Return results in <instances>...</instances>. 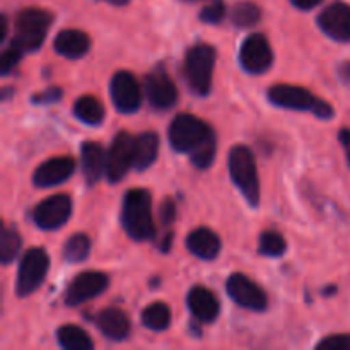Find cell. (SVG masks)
Wrapping results in <instances>:
<instances>
[{
	"mask_svg": "<svg viewBox=\"0 0 350 350\" xmlns=\"http://www.w3.org/2000/svg\"><path fill=\"white\" fill-rule=\"evenodd\" d=\"M106 159H108V154L98 142L82 144L81 166L88 185H94L103 176V173H106Z\"/></svg>",
	"mask_w": 350,
	"mask_h": 350,
	"instance_id": "obj_18",
	"label": "cell"
},
{
	"mask_svg": "<svg viewBox=\"0 0 350 350\" xmlns=\"http://www.w3.org/2000/svg\"><path fill=\"white\" fill-rule=\"evenodd\" d=\"M91 241L85 234H74L65 241L64 245V258L70 263H81L88 258Z\"/></svg>",
	"mask_w": 350,
	"mask_h": 350,
	"instance_id": "obj_27",
	"label": "cell"
},
{
	"mask_svg": "<svg viewBox=\"0 0 350 350\" xmlns=\"http://www.w3.org/2000/svg\"><path fill=\"white\" fill-rule=\"evenodd\" d=\"M50 269V258L43 248L27 250L17 270L16 293L19 297H27L43 284Z\"/></svg>",
	"mask_w": 350,
	"mask_h": 350,
	"instance_id": "obj_7",
	"label": "cell"
},
{
	"mask_svg": "<svg viewBox=\"0 0 350 350\" xmlns=\"http://www.w3.org/2000/svg\"><path fill=\"white\" fill-rule=\"evenodd\" d=\"M57 340L65 350H91L92 340L82 328L75 325H64L57 330Z\"/></svg>",
	"mask_w": 350,
	"mask_h": 350,
	"instance_id": "obj_23",
	"label": "cell"
},
{
	"mask_svg": "<svg viewBox=\"0 0 350 350\" xmlns=\"http://www.w3.org/2000/svg\"><path fill=\"white\" fill-rule=\"evenodd\" d=\"M89 46H91L89 36L79 29L60 31L53 43L55 51L62 57L70 58V60H77V58L84 57L89 51Z\"/></svg>",
	"mask_w": 350,
	"mask_h": 350,
	"instance_id": "obj_21",
	"label": "cell"
},
{
	"mask_svg": "<svg viewBox=\"0 0 350 350\" xmlns=\"http://www.w3.org/2000/svg\"><path fill=\"white\" fill-rule=\"evenodd\" d=\"M338 139H340V144H342V147H344L345 156H347L349 166H350V129L340 130V133H338Z\"/></svg>",
	"mask_w": 350,
	"mask_h": 350,
	"instance_id": "obj_36",
	"label": "cell"
},
{
	"mask_svg": "<svg viewBox=\"0 0 350 350\" xmlns=\"http://www.w3.org/2000/svg\"><path fill=\"white\" fill-rule=\"evenodd\" d=\"M269 99L279 108L296 109V111H311L321 120H330L334 116V108L323 99L311 94L308 89L299 85L277 84L269 89Z\"/></svg>",
	"mask_w": 350,
	"mask_h": 350,
	"instance_id": "obj_5",
	"label": "cell"
},
{
	"mask_svg": "<svg viewBox=\"0 0 350 350\" xmlns=\"http://www.w3.org/2000/svg\"><path fill=\"white\" fill-rule=\"evenodd\" d=\"M171 311L164 303H152L142 311V325L149 330L163 332L170 327Z\"/></svg>",
	"mask_w": 350,
	"mask_h": 350,
	"instance_id": "obj_25",
	"label": "cell"
},
{
	"mask_svg": "<svg viewBox=\"0 0 350 350\" xmlns=\"http://www.w3.org/2000/svg\"><path fill=\"white\" fill-rule=\"evenodd\" d=\"M122 224L133 241H147L154 236L152 198L147 190L126 191L122 207Z\"/></svg>",
	"mask_w": 350,
	"mask_h": 350,
	"instance_id": "obj_1",
	"label": "cell"
},
{
	"mask_svg": "<svg viewBox=\"0 0 350 350\" xmlns=\"http://www.w3.org/2000/svg\"><path fill=\"white\" fill-rule=\"evenodd\" d=\"M212 135H214V132L207 123L202 122L197 116L188 115V113L178 115L171 123L170 133H167L171 147L178 152L187 154L193 152Z\"/></svg>",
	"mask_w": 350,
	"mask_h": 350,
	"instance_id": "obj_6",
	"label": "cell"
},
{
	"mask_svg": "<svg viewBox=\"0 0 350 350\" xmlns=\"http://www.w3.org/2000/svg\"><path fill=\"white\" fill-rule=\"evenodd\" d=\"M108 287V277L101 272H82L67 287L65 303L68 306H79L85 301L94 299Z\"/></svg>",
	"mask_w": 350,
	"mask_h": 350,
	"instance_id": "obj_13",
	"label": "cell"
},
{
	"mask_svg": "<svg viewBox=\"0 0 350 350\" xmlns=\"http://www.w3.org/2000/svg\"><path fill=\"white\" fill-rule=\"evenodd\" d=\"M135 159V137L129 132H118L113 139L106 159V178L111 183H118L126 176Z\"/></svg>",
	"mask_w": 350,
	"mask_h": 350,
	"instance_id": "obj_8",
	"label": "cell"
},
{
	"mask_svg": "<svg viewBox=\"0 0 350 350\" xmlns=\"http://www.w3.org/2000/svg\"><path fill=\"white\" fill-rule=\"evenodd\" d=\"M338 77L350 84V62H345V64H342L340 67H338Z\"/></svg>",
	"mask_w": 350,
	"mask_h": 350,
	"instance_id": "obj_38",
	"label": "cell"
},
{
	"mask_svg": "<svg viewBox=\"0 0 350 350\" xmlns=\"http://www.w3.org/2000/svg\"><path fill=\"white\" fill-rule=\"evenodd\" d=\"M159 152V137L154 132H144L135 137V159L133 167L137 171H146L147 167L156 163Z\"/></svg>",
	"mask_w": 350,
	"mask_h": 350,
	"instance_id": "obj_22",
	"label": "cell"
},
{
	"mask_svg": "<svg viewBox=\"0 0 350 350\" xmlns=\"http://www.w3.org/2000/svg\"><path fill=\"white\" fill-rule=\"evenodd\" d=\"M188 308H190L191 314L202 323H212L219 317V311H221L217 297L205 287H193L190 291V294H188Z\"/></svg>",
	"mask_w": 350,
	"mask_h": 350,
	"instance_id": "obj_19",
	"label": "cell"
},
{
	"mask_svg": "<svg viewBox=\"0 0 350 350\" xmlns=\"http://www.w3.org/2000/svg\"><path fill=\"white\" fill-rule=\"evenodd\" d=\"M74 115L88 125H99L105 120V108L101 101L92 96H82L75 101Z\"/></svg>",
	"mask_w": 350,
	"mask_h": 350,
	"instance_id": "obj_24",
	"label": "cell"
},
{
	"mask_svg": "<svg viewBox=\"0 0 350 350\" xmlns=\"http://www.w3.org/2000/svg\"><path fill=\"white\" fill-rule=\"evenodd\" d=\"M215 58V48L205 43L195 44L187 51L183 62V77L193 94L207 96L211 92Z\"/></svg>",
	"mask_w": 350,
	"mask_h": 350,
	"instance_id": "obj_2",
	"label": "cell"
},
{
	"mask_svg": "<svg viewBox=\"0 0 350 350\" xmlns=\"http://www.w3.org/2000/svg\"><path fill=\"white\" fill-rule=\"evenodd\" d=\"M318 26L335 41H350V5L335 2L318 16Z\"/></svg>",
	"mask_w": 350,
	"mask_h": 350,
	"instance_id": "obj_15",
	"label": "cell"
},
{
	"mask_svg": "<svg viewBox=\"0 0 350 350\" xmlns=\"http://www.w3.org/2000/svg\"><path fill=\"white\" fill-rule=\"evenodd\" d=\"M229 297L234 301L238 306L250 311H265L267 310V294L260 286H256L250 277L243 273H234L228 279L226 284Z\"/></svg>",
	"mask_w": 350,
	"mask_h": 350,
	"instance_id": "obj_10",
	"label": "cell"
},
{
	"mask_svg": "<svg viewBox=\"0 0 350 350\" xmlns=\"http://www.w3.org/2000/svg\"><path fill=\"white\" fill-rule=\"evenodd\" d=\"M62 92L60 89H48V91L41 92V94L34 96L33 101L34 103H41V105H46V103H53L57 101V99H60Z\"/></svg>",
	"mask_w": 350,
	"mask_h": 350,
	"instance_id": "obj_35",
	"label": "cell"
},
{
	"mask_svg": "<svg viewBox=\"0 0 350 350\" xmlns=\"http://www.w3.org/2000/svg\"><path fill=\"white\" fill-rule=\"evenodd\" d=\"M229 174L236 187L252 207L260 204V180L256 173L255 156L246 146L232 147L229 152Z\"/></svg>",
	"mask_w": 350,
	"mask_h": 350,
	"instance_id": "obj_4",
	"label": "cell"
},
{
	"mask_svg": "<svg viewBox=\"0 0 350 350\" xmlns=\"http://www.w3.org/2000/svg\"><path fill=\"white\" fill-rule=\"evenodd\" d=\"M291 2L294 3V5L297 7V9L301 10H311L314 9L317 5H320L323 0H291Z\"/></svg>",
	"mask_w": 350,
	"mask_h": 350,
	"instance_id": "obj_37",
	"label": "cell"
},
{
	"mask_svg": "<svg viewBox=\"0 0 350 350\" xmlns=\"http://www.w3.org/2000/svg\"><path fill=\"white\" fill-rule=\"evenodd\" d=\"M51 23H53V16L48 10L36 9V7L21 10L16 17V36L10 44L23 53L36 51L43 44Z\"/></svg>",
	"mask_w": 350,
	"mask_h": 350,
	"instance_id": "obj_3",
	"label": "cell"
},
{
	"mask_svg": "<svg viewBox=\"0 0 350 350\" xmlns=\"http://www.w3.org/2000/svg\"><path fill=\"white\" fill-rule=\"evenodd\" d=\"M99 332L109 340H125L130 334V318L118 308H106L96 318Z\"/></svg>",
	"mask_w": 350,
	"mask_h": 350,
	"instance_id": "obj_17",
	"label": "cell"
},
{
	"mask_svg": "<svg viewBox=\"0 0 350 350\" xmlns=\"http://www.w3.org/2000/svg\"><path fill=\"white\" fill-rule=\"evenodd\" d=\"M226 16V5L219 0H215L214 3L205 7L200 12V19L207 24H221L222 19Z\"/></svg>",
	"mask_w": 350,
	"mask_h": 350,
	"instance_id": "obj_31",
	"label": "cell"
},
{
	"mask_svg": "<svg viewBox=\"0 0 350 350\" xmlns=\"http://www.w3.org/2000/svg\"><path fill=\"white\" fill-rule=\"evenodd\" d=\"M146 94L152 108L164 111L176 105L178 89L164 70H154L146 77Z\"/></svg>",
	"mask_w": 350,
	"mask_h": 350,
	"instance_id": "obj_14",
	"label": "cell"
},
{
	"mask_svg": "<svg viewBox=\"0 0 350 350\" xmlns=\"http://www.w3.org/2000/svg\"><path fill=\"white\" fill-rule=\"evenodd\" d=\"M72 215V200L67 195H53L44 198L43 202L34 207L33 221L34 224L44 231L60 229Z\"/></svg>",
	"mask_w": 350,
	"mask_h": 350,
	"instance_id": "obj_9",
	"label": "cell"
},
{
	"mask_svg": "<svg viewBox=\"0 0 350 350\" xmlns=\"http://www.w3.org/2000/svg\"><path fill=\"white\" fill-rule=\"evenodd\" d=\"M21 57H23V51L17 50V48L12 46V44H10L7 50H3L2 58H0V70H2V74L3 75L10 74V72L17 67Z\"/></svg>",
	"mask_w": 350,
	"mask_h": 350,
	"instance_id": "obj_32",
	"label": "cell"
},
{
	"mask_svg": "<svg viewBox=\"0 0 350 350\" xmlns=\"http://www.w3.org/2000/svg\"><path fill=\"white\" fill-rule=\"evenodd\" d=\"M286 239L277 231H265L260 236L258 252L263 256H282L286 252Z\"/></svg>",
	"mask_w": 350,
	"mask_h": 350,
	"instance_id": "obj_29",
	"label": "cell"
},
{
	"mask_svg": "<svg viewBox=\"0 0 350 350\" xmlns=\"http://www.w3.org/2000/svg\"><path fill=\"white\" fill-rule=\"evenodd\" d=\"M187 248L200 260H214L221 253V239L208 228H198L187 238Z\"/></svg>",
	"mask_w": 350,
	"mask_h": 350,
	"instance_id": "obj_20",
	"label": "cell"
},
{
	"mask_svg": "<svg viewBox=\"0 0 350 350\" xmlns=\"http://www.w3.org/2000/svg\"><path fill=\"white\" fill-rule=\"evenodd\" d=\"M273 62V51L263 34H252L246 38L239 50V64L250 74H263Z\"/></svg>",
	"mask_w": 350,
	"mask_h": 350,
	"instance_id": "obj_11",
	"label": "cell"
},
{
	"mask_svg": "<svg viewBox=\"0 0 350 350\" xmlns=\"http://www.w3.org/2000/svg\"><path fill=\"white\" fill-rule=\"evenodd\" d=\"M109 94H111V101L115 108L120 113H135L140 108L142 103V91L130 72L122 70L116 72L109 84Z\"/></svg>",
	"mask_w": 350,
	"mask_h": 350,
	"instance_id": "obj_12",
	"label": "cell"
},
{
	"mask_svg": "<svg viewBox=\"0 0 350 350\" xmlns=\"http://www.w3.org/2000/svg\"><path fill=\"white\" fill-rule=\"evenodd\" d=\"M187 2H195V0H187Z\"/></svg>",
	"mask_w": 350,
	"mask_h": 350,
	"instance_id": "obj_40",
	"label": "cell"
},
{
	"mask_svg": "<svg viewBox=\"0 0 350 350\" xmlns=\"http://www.w3.org/2000/svg\"><path fill=\"white\" fill-rule=\"evenodd\" d=\"M215 149H217V139H215V133H214L211 139L205 140L200 147H197V149L190 154L191 163H193L197 167H200V170H205V167H208L212 163H214Z\"/></svg>",
	"mask_w": 350,
	"mask_h": 350,
	"instance_id": "obj_30",
	"label": "cell"
},
{
	"mask_svg": "<svg viewBox=\"0 0 350 350\" xmlns=\"http://www.w3.org/2000/svg\"><path fill=\"white\" fill-rule=\"evenodd\" d=\"M317 349L325 350H350V335H330L318 342Z\"/></svg>",
	"mask_w": 350,
	"mask_h": 350,
	"instance_id": "obj_33",
	"label": "cell"
},
{
	"mask_svg": "<svg viewBox=\"0 0 350 350\" xmlns=\"http://www.w3.org/2000/svg\"><path fill=\"white\" fill-rule=\"evenodd\" d=\"M260 19H262V10H260V7L253 2L243 0V2L236 3L231 10L232 24H234L236 27H241V29L255 26Z\"/></svg>",
	"mask_w": 350,
	"mask_h": 350,
	"instance_id": "obj_26",
	"label": "cell"
},
{
	"mask_svg": "<svg viewBox=\"0 0 350 350\" xmlns=\"http://www.w3.org/2000/svg\"><path fill=\"white\" fill-rule=\"evenodd\" d=\"M106 2L113 3V5H125V3L129 2V0H106Z\"/></svg>",
	"mask_w": 350,
	"mask_h": 350,
	"instance_id": "obj_39",
	"label": "cell"
},
{
	"mask_svg": "<svg viewBox=\"0 0 350 350\" xmlns=\"http://www.w3.org/2000/svg\"><path fill=\"white\" fill-rule=\"evenodd\" d=\"M75 163L70 157H51L38 166L33 174V183L38 188H51L62 185L74 174Z\"/></svg>",
	"mask_w": 350,
	"mask_h": 350,
	"instance_id": "obj_16",
	"label": "cell"
},
{
	"mask_svg": "<svg viewBox=\"0 0 350 350\" xmlns=\"http://www.w3.org/2000/svg\"><path fill=\"white\" fill-rule=\"evenodd\" d=\"M21 250V236L14 228H3L0 234V260L3 265H9L16 260Z\"/></svg>",
	"mask_w": 350,
	"mask_h": 350,
	"instance_id": "obj_28",
	"label": "cell"
},
{
	"mask_svg": "<svg viewBox=\"0 0 350 350\" xmlns=\"http://www.w3.org/2000/svg\"><path fill=\"white\" fill-rule=\"evenodd\" d=\"M159 214H161V222H163L164 226L173 224L174 219H176V205H174V202L171 200V198H166V200L163 202Z\"/></svg>",
	"mask_w": 350,
	"mask_h": 350,
	"instance_id": "obj_34",
	"label": "cell"
}]
</instances>
